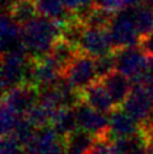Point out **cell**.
<instances>
[{
	"instance_id": "1",
	"label": "cell",
	"mask_w": 153,
	"mask_h": 154,
	"mask_svg": "<svg viewBox=\"0 0 153 154\" xmlns=\"http://www.w3.org/2000/svg\"><path fill=\"white\" fill-rule=\"evenodd\" d=\"M61 38V24L45 17H37L22 27V42L32 60L45 57Z\"/></svg>"
},
{
	"instance_id": "2",
	"label": "cell",
	"mask_w": 153,
	"mask_h": 154,
	"mask_svg": "<svg viewBox=\"0 0 153 154\" xmlns=\"http://www.w3.org/2000/svg\"><path fill=\"white\" fill-rule=\"evenodd\" d=\"M108 33L111 37L114 51L138 45L140 41V33L136 28L132 9L123 10L114 15L108 27Z\"/></svg>"
},
{
	"instance_id": "3",
	"label": "cell",
	"mask_w": 153,
	"mask_h": 154,
	"mask_svg": "<svg viewBox=\"0 0 153 154\" xmlns=\"http://www.w3.org/2000/svg\"><path fill=\"white\" fill-rule=\"evenodd\" d=\"M31 57L26 50L5 52L2 56V89L3 92L26 83Z\"/></svg>"
},
{
	"instance_id": "4",
	"label": "cell",
	"mask_w": 153,
	"mask_h": 154,
	"mask_svg": "<svg viewBox=\"0 0 153 154\" xmlns=\"http://www.w3.org/2000/svg\"><path fill=\"white\" fill-rule=\"evenodd\" d=\"M116 71L121 73L134 83H138L143 78L148 65V56L142 51L140 47H128L115 50Z\"/></svg>"
},
{
	"instance_id": "5",
	"label": "cell",
	"mask_w": 153,
	"mask_h": 154,
	"mask_svg": "<svg viewBox=\"0 0 153 154\" xmlns=\"http://www.w3.org/2000/svg\"><path fill=\"white\" fill-rule=\"evenodd\" d=\"M63 78L72 85L75 91H83L97 79L96 73V61L93 57L87 56L84 54H79L70 66L64 71Z\"/></svg>"
},
{
	"instance_id": "6",
	"label": "cell",
	"mask_w": 153,
	"mask_h": 154,
	"mask_svg": "<svg viewBox=\"0 0 153 154\" xmlns=\"http://www.w3.org/2000/svg\"><path fill=\"white\" fill-rule=\"evenodd\" d=\"M124 109L138 121L140 125L147 124L153 116V97L148 85L136 83L133 85Z\"/></svg>"
},
{
	"instance_id": "7",
	"label": "cell",
	"mask_w": 153,
	"mask_h": 154,
	"mask_svg": "<svg viewBox=\"0 0 153 154\" xmlns=\"http://www.w3.org/2000/svg\"><path fill=\"white\" fill-rule=\"evenodd\" d=\"M78 48L80 54H84L93 59L112 52L114 46L110 33H108V28H95V27L84 26Z\"/></svg>"
},
{
	"instance_id": "8",
	"label": "cell",
	"mask_w": 153,
	"mask_h": 154,
	"mask_svg": "<svg viewBox=\"0 0 153 154\" xmlns=\"http://www.w3.org/2000/svg\"><path fill=\"white\" fill-rule=\"evenodd\" d=\"M63 78L61 71L47 56L37 60L31 59V65L27 74L26 84L33 85L38 91L58 84Z\"/></svg>"
},
{
	"instance_id": "9",
	"label": "cell",
	"mask_w": 153,
	"mask_h": 154,
	"mask_svg": "<svg viewBox=\"0 0 153 154\" xmlns=\"http://www.w3.org/2000/svg\"><path fill=\"white\" fill-rule=\"evenodd\" d=\"M40 100V91L30 84H20L3 92L2 104L10 108L19 116L24 117L26 113Z\"/></svg>"
},
{
	"instance_id": "10",
	"label": "cell",
	"mask_w": 153,
	"mask_h": 154,
	"mask_svg": "<svg viewBox=\"0 0 153 154\" xmlns=\"http://www.w3.org/2000/svg\"><path fill=\"white\" fill-rule=\"evenodd\" d=\"M74 108L79 130L86 131L95 137H106L108 131V117L105 113L98 112L82 101Z\"/></svg>"
},
{
	"instance_id": "11",
	"label": "cell",
	"mask_w": 153,
	"mask_h": 154,
	"mask_svg": "<svg viewBox=\"0 0 153 154\" xmlns=\"http://www.w3.org/2000/svg\"><path fill=\"white\" fill-rule=\"evenodd\" d=\"M142 125L124 108L115 107L108 113V131L106 139L110 141L116 139H124L140 134Z\"/></svg>"
},
{
	"instance_id": "12",
	"label": "cell",
	"mask_w": 153,
	"mask_h": 154,
	"mask_svg": "<svg viewBox=\"0 0 153 154\" xmlns=\"http://www.w3.org/2000/svg\"><path fill=\"white\" fill-rule=\"evenodd\" d=\"M64 144V139L52 126L36 129L31 137L23 144L24 154H51Z\"/></svg>"
},
{
	"instance_id": "13",
	"label": "cell",
	"mask_w": 153,
	"mask_h": 154,
	"mask_svg": "<svg viewBox=\"0 0 153 154\" xmlns=\"http://www.w3.org/2000/svg\"><path fill=\"white\" fill-rule=\"evenodd\" d=\"M80 101L88 104L89 107L97 109L102 113H110L116 107L111 96L108 94L106 87L101 80H96L83 91H80Z\"/></svg>"
},
{
	"instance_id": "14",
	"label": "cell",
	"mask_w": 153,
	"mask_h": 154,
	"mask_svg": "<svg viewBox=\"0 0 153 154\" xmlns=\"http://www.w3.org/2000/svg\"><path fill=\"white\" fill-rule=\"evenodd\" d=\"M0 29H2L3 54L26 50L23 46V42H22L20 26L13 19V17L8 12H3L2 22H0Z\"/></svg>"
},
{
	"instance_id": "15",
	"label": "cell",
	"mask_w": 153,
	"mask_h": 154,
	"mask_svg": "<svg viewBox=\"0 0 153 154\" xmlns=\"http://www.w3.org/2000/svg\"><path fill=\"white\" fill-rule=\"evenodd\" d=\"M101 82L106 87L108 94L111 96L116 107L125 103V101L128 100L130 92L133 89V84H132L133 82H130L129 78H126L125 75H123L116 70L110 75H107L106 78H103Z\"/></svg>"
},
{
	"instance_id": "16",
	"label": "cell",
	"mask_w": 153,
	"mask_h": 154,
	"mask_svg": "<svg viewBox=\"0 0 153 154\" xmlns=\"http://www.w3.org/2000/svg\"><path fill=\"white\" fill-rule=\"evenodd\" d=\"M79 54H80V51L78 47H75L74 45L69 43L68 41L60 38L46 56L56 65L58 69L61 71V74H64V71L70 66V64L74 61L75 57L78 56Z\"/></svg>"
},
{
	"instance_id": "17",
	"label": "cell",
	"mask_w": 153,
	"mask_h": 154,
	"mask_svg": "<svg viewBox=\"0 0 153 154\" xmlns=\"http://www.w3.org/2000/svg\"><path fill=\"white\" fill-rule=\"evenodd\" d=\"M51 126L59 134L60 137H68L79 130L78 120L74 107H61L54 113Z\"/></svg>"
},
{
	"instance_id": "18",
	"label": "cell",
	"mask_w": 153,
	"mask_h": 154,
	"mask_svg": "<svg viewBox=\"0 0 153 154\" xmlns=\"http://www.w3.org/2000/svg\"><path fill=\"white\" fill-rule=\"evenodd\" d=\"M35 3L41 17L55 20L61 26L73 17L68 12L64 0H35Z\"/></svg>"
},
{
	"instance_id": "19",
	"label": "cell",
	"mask_w": 153,
	"mask_h": 154,
	"mask_svg": "<svg viewBox=\"0 0 153 154\" xmlns=\"http://www.w3.org/2000/svg\"><path fill=\"white\" fill-rule=\"evenodd\" d=\"M96 139L97 137H95L93 135L78 130L64 139L65 150L68 154H87L92 145L95 144Z\"/></svg>"
},
{
	"instance_id": "20",
	"label": "cell",
	"mask_w": 153,
	"mask_h": 154,
	"mask_svg": "<svg viewBox=\"0 0 153 154\" xmlns=\"http://www.w3.org/2000/svg\"><path fill=\"white\" fill-rule=\"evenodd\" d=\"M8 13L22 27L37 18L38 14L35 0H17V3L8 10Z\"/></svg>"
},
{
	"instance_id": "21",
	"label": "cell",
	"mask_w": 153,
	"mask_h": 154,
	"mask_svg": "<svg viewBox=\"0 0 153 154\" xmlns=\"http://www.w3.org/2000/svg\"><path fill=\"white\" fill-rule=\"evenodd\" d=\"M55 112H56L55 109H52L51 107L46 106L45 103L38 101L35 106L26 113L24 117L35 129H41V128H46V126L51 125L54 113Z\"/></svg>"
},
{
	"instance_id": "22",
	"label": "cell",
	"mask_w": 153,
	"mask_h": 154,
	"mask_svg": "<svg viewBox=\"0 0 153 154\" xmlns=\"http://www.w3.org/2000/svg\"><path fill=\"white\" fill-rule=\"evenodd\" d=\"M132 12L140 37L149 33L153 29V8L148 4H139L132 8Z\"/></svg>"
},
{
	"instance_id": "23",
	"label": "cell",
	"mask_w": 153,
	"mask_h": 154,
	"mask_svg": "<svg viewBox=\"0 0 153 154\" xmlns=\"http://www.w3.org/2000/svg\"><path fill=\"white\" fill-rule=\"evenodd\" d=\"M22 119H23L22 116H19V115H17L15 112H13L12 109L8 108L7 106L2 104V111H0V125H2V135H3V136L13 135Z\"/></svg>"
},
{
	"instance_id": "24",
	"label": "cell",
	"mask_w": 153,
	"mask_h": 154,
	"mask_svg": "<svg viewBox=\"0 0 153 154\" xmlns=\"http://www.w3.org/2000/svg\"><path fill=\"white\" fill-rule=\"evenodd\" d=\"M114 18V15L108 14L103 10L98 9L93 7V9L86 15L83 19H80L83 22V24L86 27H95V28H108L111 24V20Z\"/></svg>"
},
{
	"instance_id": "25",
	"label": "cell",
	"mask_w": 153,
	"mask_h": 154,
	"mask_svg": "<svg viewBox=\"0 0 153 154\" xmlns=\"http://www.w3.org/2000/svg\"><path fill=\"white\" fill-rule=\"evenodd\" d=\"M68 12L74 17L83 19L95 7V0H64Z\"/></svg>"
},
{
	"instance_id": "26",
	"label": "cell",
	"mask_w": 153,
	"mask_h": 154,
	"mask_svg": "<svg viewBox=\"0 0 153 154\" xmlns=\"http://www.w3.org/2000/svg\"><path fill=\"white\" fill-rule=\"evenodd\" d=\"M96 61V73H97V79L102 80L106 78L107 75H110L116 70V63H115V52H110L105 55V56L95 59Z\"/></svg>"
},
{
	"instance_id": "27",
	"label": "cell",
	"mask_w": 153,
	"mask_h": 154,
	"mask_svg": "<svg viewBox=\"0 0 153 154\" xmlns=\"http://www.w3.org/2000/svg\"><path fill=\"white\" fill-rule=\"evenodd\" d=\"M0 154H24V149L17 137L13 135H8L2 137Z\"/></svg>"
},
{
	"instance_id": "28",
	"label": "cell",
	"mask_w": 153,
	"mask_h": 154,
	"mask_svg": "<svg viewBox=\"0 0 153 154\" xmlns=\"http://www.w3.org/2000/svg\"><path fill=\"white\" fill-rule=\"evenodd\" d=\"M124 0H95V7L103 10L111 15H116L117 13L123 12L125 7Z\"/></svg>"
},
{
	"instance_id": "29",
	"label": "cell",
	"mask_w": 153,
	"mask_h": 154,
	"mask_svg": "<svg viewBox=\"0 0 153 154\" xmlns=\"http://www.w3.org/2000/svg\"><path fill=\"white\" fill-rule=\"evenodd\" d=\"M139 47L148 57H153V29L149 32V33L140 37Z\"/></svg>"
},
{
	"instance_id": "30",
	"label": "cell",
	"mask_w": 153,
	"mask_h": 154,
	"mask_svg": "<svg viewBox=\"0 0 153 154\" xmlns=\"http://www.w3.org/2000/svg\"><path fill=\"white\" fill-rule=\"evenodd\" d=\"M125 2V4L128 5V7H136V5H139V4H142L143 2H145V0H124Z\"/></svg>"
},
{
	"instance_id": "31",
	"label": "cell",
	"mask_w": 153,
	"mask_h": 154,
	"mask_svg": "<svg viewBox=\"0 0 153 154\" xmlns=\"http://www.w3.org/2000/svg\"><path fill=\"white\" fill-rule=\"evenodd\" d=\"M51 154H68V153H67V150H65V145L63 144L60 148H58L56 150H54Z\"/></svg>"
},
{
	"instance_id": "32",
	"label": "cell",
	"mask_w": 153,
	"mask_h": 154,
	"mask_svg": "<svg viewBox=\"0 0 153 154\" xmlns=\"http://www.w3.org/2000/svg\"><path fill=\"white\" fill-rule=\"evenodd\" d=\"M145 3L148 4V5H151V7L153 8V0H145Z\"/></svg>"
},
{
	"instance_id": "33",
	"label": "cell",
	"mask_w": 153,
	"mask_h": 154,
	"mask_svg": "<svg viewBox=\"0 0 153 154\" xmlns=\"http://www.w3.org/2000/svg\"><path fill=\"white\" fill-rule=\"evenodd\" d=\"M149 89H151V93H152V97H153V84L149 85Z\"/></svg>"
}]
</instances>
